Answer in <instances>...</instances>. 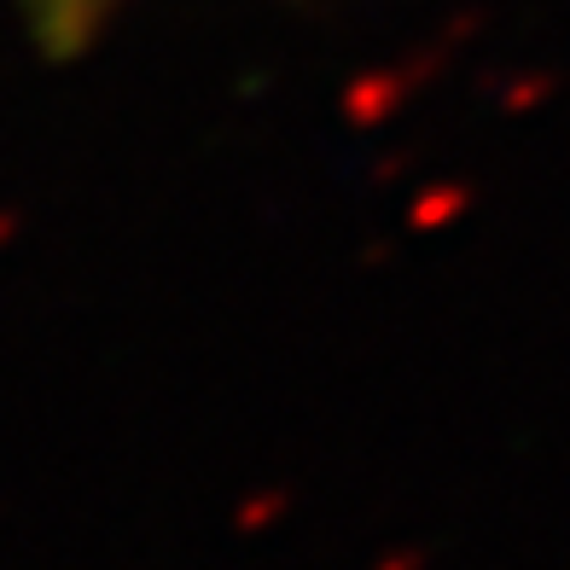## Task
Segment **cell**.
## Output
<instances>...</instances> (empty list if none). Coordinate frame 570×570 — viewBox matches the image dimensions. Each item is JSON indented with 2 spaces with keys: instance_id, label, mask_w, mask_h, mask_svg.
<instances>
[{
  "instance_id": "1",
  "label": "cell",
  "mask_w": 570,
  "mask_h": 570,
  "mask_svg": "<svg viewBox=\"0 0 570 570\" xmlns=\"http://www.w3.org/2000/svg\"><path fill=\"white\" fill-rule=\"evenodd\" d=\"M122 7L128 0H12V12L23 18V36L36 41L47 65H76L82 53H94Z\"/></svg>"
}]
</instances>
